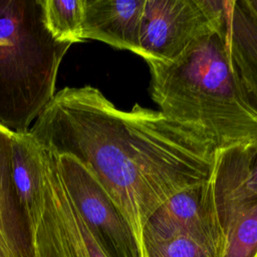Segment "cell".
Returning a JSON list of instances; mask_svg holds the SVG:
<instances>
[{"instance_id":"obj_10","label":"cell","mask_w":257,"mask_h":257,"mask_svg":"<svg viewBox=\"0 0 257 257\" xmlns=\"http://www.w3.org/2000/svg\"><path fill=\"white\" fill-rule=\"evenodd\" d=\"M145 0H84L83 40H96L140 55Z\"/></svg>"},{"instance_id":"obj_14","label":"cell","mask_w":257,"mask_h":257,"mask_svg":"<svg viewBox=\"0 0 257 257\" xmlns=\"http://www.w3.org/2000/svg\"><path fill=\"white\" fill-rule=\"evenodd\" d=\"M43 20L51 36L61 43L83 42L84 0H41Z\"/></svg>"},{"instance_id":"obj_11","label":"cell","mask_w":257,"mask_h":257,"mask_svg":"<svg viewBox=\"0 0 257 257\" xmlns=\"http://www.w3.org/2000/svg\"><path fill=\"white\" fill-rule=\"evenodd\" d=\"M13 135L0 123V257H34L30 224L12 176Z\"/></svg>"},{"instance_id":"obj_1","label":"cell","mask_w":257,"mask_h":257,"mask_svg":"<svg viewBox=\"0 0 257 257\" xmlns=\"http://www.w3.org/2000/svg\"><path fill=\"white\" fill-rule=\"evenodd\" d=\"M29 134L86 166L141 241L152 215L175 194L207 181L214 164L215 149L198 134L139 103L119 109L90 84L56 91Z\"/></svg>"},{"instance_id":"obj_9","label":"cell","mask_w":257,"mask_h":257,"mask_svg":"<svg viewBox=\"0 0 257 257\" xmlns=\"http://www.w3.org/2000/svg\"><path fill=\"white\" fill-rule=\"evenodd\" d=\"M224 47L246 104L257 114V17L245 0H225Z\"/></svg>"},{"instance_id":"obj_12","label":"cell","mask_w":257,"mask_h":257,"mask_svg":"<svg viewBox=\"0 0 257 257\" xmlns=\"http://www.w3.org/2000/svg\"><path fill=\"white\" fill-rule=\"evenodd\" d=\"M12 176L20 203L29 217L40 196V169L37 146L31 135L15 134L11 142Z\"/></svg>"},{"instance_id":"obj_6","label":"cell","mask_w":257,"mask_h":257,"mask_svg":"<svg viewBox=\"0 0 257 257\" xmlns=\"http://www.w3.org/2000/svg\"><path fill=\"white\" fill-rule=\"evenodd\" d=\"M56 156L67 193L104 254L145 257L141 239L90 170L72 156Z\"/></svg>"},{"instance_id":"obj_13","label":"cell","mask_w":257,"mask_h":257,"mask_svg":"<svg viewBox=\"0 0 257 257\" xmlns=\"http://www.w3.org/2000/svg\"><path fill=\"white\" fill-rule=\"evenodd\" d=\"M222 230L224 240L218 257H257V202L234 213Z\"/></svg>"},{"instance_id":"obj_15","label":"cell","mask_w":257,"mask_h":257,"mask_svg":"<svg viewBox=\"0 0 257 257\" xmlns=\"http://www.w3.org/2000/svg\"><path fill=\"white\" fill-rule=\"evenodd\" d=\"M145 257H215L204 246L183 234L142 235Z\"/></svg>"},{"instance_id":"obj_16","label":"cell","mask_w":257,"mask_h":257,"mask_svg":"<svg viewBox=\"0 0 257 257\" xmlns=\"http://www.w3.org/2000/svg\"><path fill=\"white\" fill-rule=\"evenodd\" d=\"M245 2L252 13L257 17V0H245Z\"/></svg>"},{"instance_id":"obj_4","label":"cell","mask_w":257,"mask_h":257,"mask_svg":"<svg viewBox=\"0 0 257 257\" xmlns=\"http://www.w3.org/2000/svg\"><path fill=\"white\" fill-rule=\"evenodd\" d=\"M36 146L40 196L29 217L34 257H107L67 193L56 154Z\"/></svg>"},{"instance_id":"obj_3","label":"cell","mask_w":257,"mask_h":257,"mask_svg":"<svg viewBox=\"0 0 257 257\" xmlns=\"http://www.w3.org/2000/svg\"><path fill=\"white\" fill-rule=\"evenodd\" d=\"M71 44L55 40L41 0H0V123L28 133L56 93L60 64Z\"/></svg>"},{"instance_id":"obj_5","label":"cell","mask_w":257,"mask_h":257,"mask_svg":"<svg viewBox=\"0 0 257 257\" xmlns=\"http://www.w3.org/2000/svg\"><path fill=\"white\" fill-rule=\"evenodd\" d=\"M224 0H145L140 55L174 61L203 38L225 27Z\"/></svg>"},{"instance_id":"obj_8","label":"cell","mask_w":257,"mask_h":257,"mask_svg":"<svg viewBox=\"0 0 257 257\" xmlns=\"http://www.w3.org/2000/svg\"><path fill=\"white\" fill-rule=\"evenodd\" d=\"M220 226L257 202V140L215 152L210 176Z\"/></svg>"},{"instance_id":"obj_2","label":"cell","mask_w":257,"mask_h":257,"mask_svg":"<svg viewBox=\"0 0 257 257\" xmlns=\"http://www.w3.org/2000/svg\"><path fill=\"white\" fill-rule=\"evenodd\" d=\"M146 62L149 91L160 111L204 138L215 152L257 140V114L242 98L232 75L224 29L174 61Z\"/></svg>"},{"instance_id":"obj_7","label":"cell","mask_w":257,"mask_h":257,"mask_svg":"<svg viewBox=\"0 0 257 257\" xmlns=\"http://www.w3.org/2000/svg\"><path fill=\"white\" fill-rule=\"evenodd\" d=\"M209 179L180 191L165 202L148 220L142 235H187L218 257L224 235Z\"/></svg>"}]
</instances>
